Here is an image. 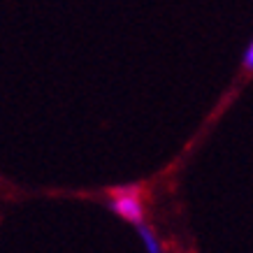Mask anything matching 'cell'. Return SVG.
<instances>
[{
    "label": "cell",
    "instance_id": "cell-1",
    "mask_svg": "<svg viewBox=\"0 0 253 253\" xmlns=\"http://www.w3.org/2000/svg\"><path fill=\"white\" fill-rule=\"evenodd\" d=\"M112 209L128 223L142 225V221H144V205L139 198V188H135V186L116 188L112 193Z\"/></svg>",
    "mask_w": 253,
    "mask_h": 253
},
{
    "label": "cell",
    "instance_id": "cell-3",
    "mask_svg": "<svg viewBox=\"0 0 253 253\" xmlns=\"http://www.w3.org/2000/svg\"><path fill=\"white\" fill-rule=\"evenodd\" d=\"M244 68L249 72H253V42L246 46V51H244Z\"/></svg>",
    "mask_w": 253,
    "mask_h": 253
},
{
    "label": "cell",
    "instance_id": "cell-2",
    "mask_svg": "<svg viewBox=\"0 0 253 253\" xmlns=\"http://www.w3.org/2000/svg\"><path fill=\"white\" fill-rule=\"evenodd\" d=\"M139 237H142L144 249L149 253H163V246H161V242H158V237L154 235V230H151V228H146L144 223L139 225Z\"/></svg>",
    "mask_w": 253,
    "mask_h": 253
}]
</instances>
